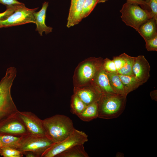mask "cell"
<instances>
[{
    "mask_svg": "<svg viewBox=\"0 0 157 157\" xmlns=\"http://www.w3.org/2000/svg\"><path fill=\"white\" fill-rule=\"evenodd\" d=\"M118 75L124 85L126 94L138 88L143 84L134 76L125 75L120 74Z\"/></svg>",
    "mask_w": 157,
    "mask_h": 157,
    "instance_id": "obj_16",
    "label": "cell"
},
{
    "mask_svg": "<svg viewBox=\"0 0 157 157\" xmlns=\"http://www.w3.org/2000/svg\"><path fill=\"white\" fill-rule=\"evenodd\" d=\"M98 104L96 102L87 106L77 116L83 121L89 122L98 117Z\"/></svg>",
    "mask_w": 157,
    "mask_h": 157,
    "instance_id": "obj_18",
    "label": "cell"
},
{
    "mask_svg": "<svg viewBox=\"0 0 157 157\" xmlns=\"http://www.w3.org/2000/svg\"><path fill=\"white\" fill-rule=\"evenodd\" d=\"M110 86L114 93L126 97L124 85L117 72H107Z\"/></svg>",
    "mask_w": 157,
    "mask_h": 157,
    "instance_id": "obj_15",
    "label": "cell"
},
{
    "mask_svg": "<svg viewBox=\"0 0 157 157\" xmlns=\"http://www.w3.org/2000/svg\"><path fill=\"white\" fill-rule=\"evenodd\" d=\"M17 73L15 67H9L0 81V120L17 113L18 111L11 94V87Z\"/></svg>",
    "mask_w": 157,
    "mask_h": 157,
    "instance_id": "obj_2",
    "label": "cell"
},
{
    "mask_svg": "<svg viewBox=\"0 0 157 157\" xmlns=\"http://www.w3.org/2000/svg\"><path fill=\"white\" fill-rule=\"evenodd\" d=\"M150 66L144 56L135 57L132 68L135 77L143 84L146 83L150 76Z\"/></svg>",
    "mask_w": 157,
    "mask_h": 157,
    "instance_id": "obj_10",
    "label": "cell"
},
{
    "mask_svg": "<svg viewBox=\"0 0 157 157\" xmlns=\"http://www.w3.org/2000/svg\"><path fill=\"white\" fill-rule=\"evenodd\" d=\"M83 144H77L57 155L55 157H88Z\"/></svg>",
    "mask_w": 157,
    "mask_h": 157,
    "instance_id": "obj_17",
    "label": "cell"
},
{
    "mask_svg": "<svg viewBox=\"0 0 157 157\" xmlns=\"http://www.w3.org/2000/svg\"><path fill=\"white\" fill-rule=\"evenodd\" d=\"M127 2L140 5L142 7L148 6V4L146 2L145 0H127Z\"/></svg>",
    "mask_w": 157,
    "mask_h": 157,
    "instance_id": "obj_32",
    "label": "cell"
},
{
    "mask_svg": "<svg viewBox=\"0 0 157 157\" xmlns=\"http://www.w3.org/2000/svg\"><path fill=\"white\" fill-rule=\"evenodd\" d=\"M148 6L151 9L153 18L157 21V0H149Z\"/></svg>",
    "mask_w": 157,
    "mask_h": 157,
    "instance_id": "obj_29",
    "label": "cell"
},
{
    "mask_svg": "<svg viewBox=\"0 0 157 157\" xmlns=\"http://www.w3.org/2000/svg\"><path fill=\"white\" fill-rule=\"evenodd\" d=\"M16 7V6L6 7V10L4 12L0 13V28L3 27L1 22V18L4 17L6 18L12 13L14 11Z\"/></svg>",
    "mask_w": 157,
    "mask_h": 157,
    "instance_id": "obj_30",
    "label": "cell"
},
{
    "mask_svg": "<svg viewBox=\"0 0 157 157\" xmlns=\"http://www.w3.org/2000/svg\"><path fill=\"white\" fill-rule=\"evenodd\" d=\"M75 94L87 105L97 102L102 94L90 89H84L78 90Z\"/></svg>",
    "mask_w": 157,
    "mask_h": 157,
    "instance_id": "obj_14",
    "label": "cell"
},
{
    "mask_svg": "<svg viewBox=\"0 0 157 157\" xmlns=\"http://www.w3.org/2000/svg\"><path fill=\"white\" fill-rule=\"evenodd\" d=\"M85 0H71L67 19V27L77 24L81 21V15Z\"/></svg>",
    "mask_w": 157,
    "mask_h": 157,
    "instance_id": "obj_11",
    "label": "cell"
},
{
    "mask_svg": "<svg viewBox=\"0 0 157 157\" xmlns=\"http://www.w3.org/2000/svg\"><path fill=\"white\" fill-rule=\"evenodd\" d=\"M104 67L107 72H117L116 68L113 60L106 59L104 63Z\"/></svg>",
    "mask_w": 157,
    "mask_h": 157,
    "instance_id": "obj_28",
    "label": "cell"
},
{
    "mask_svg": "<svg viewBox=\"0 0 157 157\" xmlns=\"http://www.w3.org/2000/svg\"><path fill=\"white\" fill-rule=\"evenodd\" d=\"M48 6V2H44L42 4L41 9L39 11L34 13L35 22L36 25V31H38L40 36L44 32L47 34L52 32L53 28L47 26L45 23L46 12Z\"/></svg>",
    "mask_w": 157,
    "mask_h": 157,
    "instance_id": "obj_12",
    "label": "cell"
},
{
    "mask_svg": "<svg viewBox=\"0 0 157 157\" xmlns=\"http://www.w3.org/2000/svg\"><path fill=\"white\" fill-rule=\"evenodd\" d=\"M21 136L17 149L22 152L33 151L38 157H41L44 152L54 143L46 136L28 133Z\"/></svg>",
    "mask_w": 157,
    "mask_h": 157,
    "instance_id": "obj_5",
    "label": "cell"
},
{
    "mask_svg": "<svg viewBox=\"0 0 157 157\" xmlns=\"http://www.w3.org/2000/svg\"><path fill=\"white\" fill-rule=\"evenodd\" d=\"M96 72V68L92 63L87 62L80 67L78 71V77L81 81L84 82L91 79Z\"/></svg>",
    "mask_w": 157,
    "mask_h": 157,
    "instance_id": "obj_19",
    "label": "cell"
},
{
    "mask_svg": "<svg viewBox=\"0 0 157 157\" xmlns=\"http://www.w3.org/2000/svg\"><path fill=\"white\" fill-rule=\"evenodd\" d=\"M17 114L26 127L28 133L46 136L42 120L35 114L30 111H19Z\"/></svg>",
    "mask_w": 157,
    "mask_h": 157,
    "instance_id": "obj_9",
    "label": "cell"
},
{
    "mask_svg": "<svg viewBox=\"0 0 157 157\" xmlns=\"http://www.w3.org/2000/svg\"><path fill=\"white\" fill-rule=\"evenodd\" d=\"M2 147V144L1 143V141L0 140V149L1 148V147Z\"/></svg>",
    "mask_w": 157,
    "mask_h": 157,
    "instance_id": "obj_35",
    "label": "cell"
},
{
    "mask_svg": "<svg viewBox=\"0 0 157 157\" xmlns=\"http://www.w3.org/2000/svg\"><path fill=\"white\" fill-rule=\"evenodd\" d=\"M99 0H85L83 5L81 17L82 19L88 17L93 10Z\"/></svg>",
    "mask_w": 157,
    "mask_h": 157,
    "instance_id": "obj_25",
    "label": "cell"
},
{
    "mask_svg": "<svg viewBox=\"0 0 157 157\" xmlns=\"http://www.w3.org/2000/svg\"><path fill=\"white\" fill-rule=\"evenodd\" d=\"M97 82L105 93L115 94L110 86L107 72L105 70H102L99 72Z\"/></svg>",
    "mask_w": 157,
    "mask_h": 157,
    "instance_id": "obj_20",
    "label": "cell"
},
{
    "mask_svg": "<svg viewBox=\"0 0 157 157\" xmlns=\"http://www.w3.org/2000/svg\"><path fill=\"white\" fill-rule=\"evenodd\" d=\"M157 21L151 18L140 26L138 32L145 41L157 35Z\"/></svg>",
    "mask_w": 157,
    "mask_h": 157,
    "instance_id": "obj_13",
    "label": "cell"
},
{
    "mask_svg": "<svg viewBox=\"0 0 157 157\" xmlns=\"http://www.w3.org/2000/svg\"><path fill=\"white\" fill-rule=\"evenodd\" d=\"M17 113L0 120V135H9L20 136L28 133Z\"/></svg>",
    "mask_w": 157,
    "mask_h": 157,
    "instance_id": "obj_8",
    "label": "cell"
},
{
    "mask_svg": "<svg viewBox=\"0 0 157 157\" xmlns=\"http://www.w3.org/2000/svg\"><path fill=\"white\" fill-rule=\"evenodd\" d=\"M71 105V113L77 116L85 108L87 105L75 94L72 97Z\"/></svg>",
    "mask_w": 157,
    "mask_h": 157,
    "instance_id": "obj_22",
    "label": "cell"
},
{
    "mask_svg": "<svg viewBox=\"0 0 157 157\" xmlns=\"http://www.w3.org/2000/svg\"><path fill=\"white\" fill-rule=\"evenodd\" d=\"M120 11L122 20L137 32L142 24L153 18L150 10L141 8L138 5L127 2L123 5Z\"/></svg>",
    "mask_w": 157,
    "mask_h": 157,
    "instance_id": "obj_4",
    "label": "cell"
},
{
    "mask_svg": "<svg viewBox=\"0 0 157 157\" xmlns=\"http://www.w3.org/2000/svg\"><path fill=\"white\" fill-rule=\"evenodd\" d=\"M22 153L26 157H38L35 153L31 151H26Z\"/></svg>",
    "mask_w": 157,
    "mask_h": 157,
    "instance_id": "obj_33",
    "label": "cell"
},
{
    "mask_svg": "<svg viewBox=\"0 0 157 157\" xmlns=\"http://www.w3.org/2000/svg\"><path fill=\"white\" fill-rule=\"evenodd\" d=\"M149 0H145V1L148 4V3H149Z\"/></svg>",
    "mask_w": 157,
    "mask_h": 157,
    "instance_id": "obj_36",
    "label": "cell"
},
{
    "mask_svg": "<svg viewBox=\"0 0 157 157\" xmlns=\"http://www.w3.org/2000/svg\"><path fill=\"white\" fill-rule=\"evenodd\" d=\"M88 140L84 132L74 129L73 133L62 141L54 143L43 154L41 157H55L58 154L77 144H84Z\"/></svg>",
    "mask_w": 157,
    "mask_h": 157,
    "instance_id": "obj_6",
    "label": "cell"
},
{
    "mask_svg": "<svg viewBox=\"0 0 157 157\" xmlns=\"http://www.w3.org/2000/svg\"><path fill=\"white\" fill-rule=\"evenodd\" d=\"M126 97L116 94H102L98 104V118L110 119L117 118L123 112Z\"/></svg>",
    "mask_w": 157,
    "mask_h": 157,
    "instance_id": "obj_3",
    "label": "cell"
},
{
    "mask_svg": "<svg viewBox=\"0 0 157 157\" xmlns=\"http://www.w3.org/2000/svg\"><path fill=\"white\" fill-rule=\"evenodd\" d=\"M0 154L4 157H22L24 155L18 150L7 146H2L0 149Z\"/></svg>",
    "mask_w": 157,
    "mask_h": 157,
    "instance_id": "obj_24",
    "label": "cell"
},
{
    "mask_svg": "<svg viewBox=\"0 0 157 157\" xmlns=\"http://www.w3.org/2000/svg\"><path fill=\"white\" fill-rule=\"evenodd\" d=\"M38 8L30 9L22 3L17 6L13 12L1 20L3 27H9L27 23H35L34 13Z\"/></svg>",
    "mask_w": 157,
    "mask_h": 157,
    "instance_id": "obj_7",
    "label": "cell"
},
{
    "mask_svg": "<svg viewBox=\"0 0 157 157\" xmlns=\"http://www.w3.org/2000/svg\"><path fill=\"white\" fill-rule=\"evenodd\" d=\"M145 41L146 48L148 51H157V35Z\"/></svg>",
    "mask_w": 157,
    "mask_h": 157,
    "instance_id": "obj_27",
    "label": "cell"
},
{
    "mask_svg": "<svg viewBox=\"0 0 157 157\" xmlns=\"http://www.w3.org/2000/svg\"><path fill=\"white\" fill-rule=\"evenodd\" d=\"M0 3L7 7L15 6L21 4L22 3L17 0H0Z\"/></svg>",
    "mask_w": 157,
    "mask_h": 157,
    "instance_id": "obj_31",
    "label": "cell"
},
{
    "mask_svg": "<svg viewBox=\"0 0 157 157\" xmlns=\"http://www.w3.org/2000/svg\"><path fill=\"white\" fill-rule=\"evenodd\" d=\"M42 121L46 136L54 143L66 138L75 129L72 119L63 115L56 114Z\"/></svg>",
    "mask_w": 157,
    "mask_h": 157,
    "instance_id": "obj_1",
    "label": "cell"
},
{
    "mask_svg": "<svg viewBox=\"0 0 157 157\" xmlns=\"http://www.w3.org/2000/svg\"><path fill=\"white\" fill-rule=\"evenodd\" d=\"M135 58L127 55L124 65L117 73L118 74L123 75L134 76L132 72V68Z\"/></svg>",
    "mask_w": 157,
    "mask_h": 157,
    "instance_id": "obj_23",
    "label": "cell"
},
{
    "mask_svg": "<svg viewBox=\"0 0 157 157\" xmlns=\"http://www.w3.org/2000/svg\"><path fill=\"white\" fill-rule=\"evenodd\" d=\"M127 54L123 53L118 56H114L113 58L117 69V72L124 65Z\"/></svg>",
    "mask_w": 157,
    "mask_h": 157,
    "instance_id": "obj_26",
    "label": "cell"
},
{
    "mask_svg": "<svg viewBox=\"0 0 157 157\" xmlns=\"http://www.w3.org/2000/svg\"><path fill=\"white\" fill-rule=\"evenodd\" d=\"M21 139V136L4 135H0V140L2 146H7L17 149Z\"/></svg>",
    "mask_w": 157,
    "mask_h": 157,
    "instance_id": "obj_21",
    "label": "cell"
},
{
    "mask_svg": "<svg viewBox=\"0 0 157 157\" xmlns=\"http://www.w3.org/2000/svg\"><path fill=\"white\" fill-rule=\"evenodd\" d=\"M107 0H99L98 1V3H104Z\"/></svg>",
    "mask_w": 157,
    "mask_h": 157,
    "instance_id": "obj_34",
    "label": "cell"
}]
</instances>
